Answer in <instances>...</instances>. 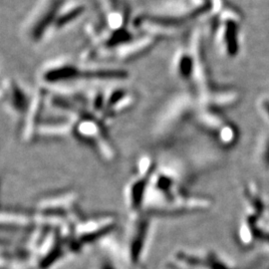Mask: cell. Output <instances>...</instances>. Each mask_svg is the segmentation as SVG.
Wrapping results in <instances>:
<instances>
[{
  "label": "cell",
  "mask_w": 269,
  "mask_h": 269,
  "mask_svg": "<svg viewBox=\"0 0 269 269\" xmlns=\"http://www.w3.org/2000/svg\"><path fill=\"white\" fill-rule=\"evenodd\" d=\"M25 95L23 92L15 87L14 85L11 86L9 84L8 91H7V104L11 107V109L15 112H21L23 109V105L25 104Z\"/></svg>",
  "instance_id": "obj_3"
},
{
  "label": "cell",
  "mask_w": 269,
  "mask_h": 269,
  "mask_svg": "<svg viewBox=\"0 0 269 269\" xmlns=\"http://www.w3.org/2000/svg\"><path fill=\"white\" fill-rule=\"evenodd\" d=\"M96 269H120V266H116L111 258L103 256L97 264Z\"/></svg>",
  "instance_id": "obj_4"
},
{
  "label": "cell",
  "mask_w": 269,
  "mask_h": 269,
  "mask_svg": "<svg viewBox=\"0 0 269 269\" xmlns=\"http://www.w3.org/2000/svg\"><path fill=\"white\" fill-rule=\"evenodd\" d=\"M180 168L156 164L146 190L144 214H170L198 210L206 206L200 196L186 192Z\"/></svg>",
  "instance_id": "obj_1"
},
{
  "label": "cell",
  "mask_w": 269,
  "mask_h": 269,
  "mask_svg": "<svg viewBox=\"0 0 269 269\" xmlns=\"http://www.w3.org/2000/svg\"><path fill=\"white\" fill-rule=\"evenodd\" d=\"M152 216L140 214L130 218L131 224L127 230L122 246L123 260L128 269H142L144 252L150 232Z\"/></svg>",
  "instance_id": "obj_2"
}]
</instances>
